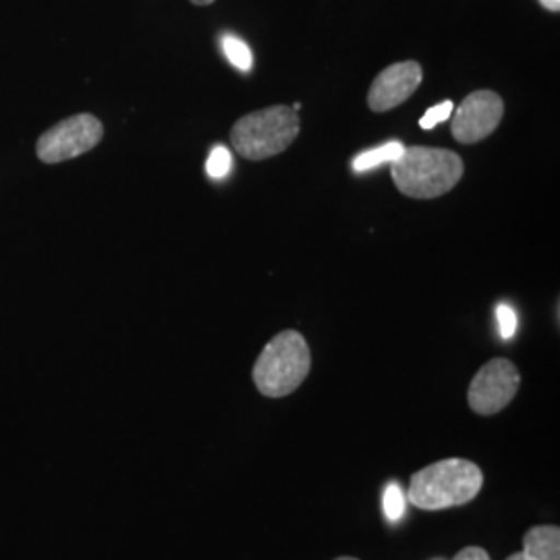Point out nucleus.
I'll return each instance as SVG.
<instances>
[{
	"mask_svg": "<svg viewBox=\"0 0 560 560\" xmlns=\"http://www.w3.org/2000/svg\"><path fill=\"white\" fill-rule=\"evenodd\" d=\"M402 150H405V145L400 141H386L384 145H378L374 150H368L360 156H355L351 166H353L355 173H368V171H374L386 162L390 164V162L397 161L402 154Z\"/></svg>",
	"mask_w": 560,
	"mask_h": 560,
	"instance_id": "obj_10",
	"label": "nucleus"
},
{
	"mask_svg": "<svg viewBox=\"0 0 560 560\" xmlns=\"http://www.w3.org/2000/svg\"><path fill=\"white\" fill-rule=\"evenodd\" d=\"M455 110V104L451 101H444L439 106H432L425 110V115L420 119L421 129H434L436 125H441L446 119H451Z\"/></svg>",
	"mask_w": 560,
	"mask_h": 560,
	"instance_id": "obj_14",
	"label": "nucleus"
},
{
	"mask_svg": "<svg viewBox=\"0 0 560 560\" xmlns=\"http://www.w3.org/2000/svg\"><path fill=\"white\" fill-rule=\"evenodd\" d=\"M497 318H499V328H501L502 339H513L517 332V314L511 305L502 303L497 310Z\"/></svg>",
	"mask_w": 560,
	"mask_h": 560,
	"instance_id": "obj_15",
	"label": "nucleus"
},
{
	"mask_svg": "<svg viewBox=\"0 0 560 560\" xmlns=\"http://www.w3.org/2000/svg\"><path fill=\"white\" fill-rule=\"evenodd\" d=\"M104 127L94 115H75L50 127L36 145L44 164H59L88 154L101 143Z\"/></svg>",
	"mask_w": 560,
	"mask_h": 560,
	"instance_id": "obj_5",
	"label": "nucleus"
},
{
	"mask_svg": "<svg viewBox=\"0 0 560 560\" xmlns=\"http://www.w3.org/2000/svg\"><path fill=\"white\" fill-rule=\"evenodd\" d=\"M540 2L544 4V9H548V11H552V13H559L560 0H540Z\"/></svg>",
	"mask_w": 560,
	"mask_h": 560,
	"instance_id": "obj_17",
	"label": "nucleus"
},
{
	"mask_svg": "<svg viewBox=\"0 0 560 560\" xmlns=\"http://www.w3.org/2000/svg\"><path fill=\"white\" fill-rule=\"evenodd\" d=\"M504 115V102L492 90L471 92L453 113L451 133L459 143H478L497 131Z\"/></svg>",
	"mask_w": 560,
	"mask_h": 560,
	"instance_id": "obj_7",
	"label": "nucleus"
},
{
	"mask_svg": "<svg viewBox=\"0 0 560 560\" xmlns=\"http://www.w3.org/2000/svg\"><path fill=\"white\" fill-rule=\"evenodd\" d=\"M527 559L560 560V529L557 525H536L523 538V550Z\"/></svg>",
	"mask_w": 560,
	"mask_h": 560,
	"instance_id": "obj_9",
	"label": "nucleus"
},
{
	"mask_svg": "<svg viewBox=\"0 0 560 560\" xmlns=\"http://www.w3.org/2000/svg\"><path fill=\"white\" fill-rule=\"evenodd\" d=\"M300 115L291 106H270L241 117L231 131L241 159L266 161L284 152L300 136Z\"/></svg>",
	"mask_w": 560,
	"mask_h": 560,
	"instance_id": "obj_4",
	"label": "nucleus"
},
{
	"mask_svg": "<svg viewBox=\"0 0 560 560\" xmlns=\"http://www.w3.org/2000/svg\"><path fill=\"white\" fill-rule=\"evenodd\" d=\"M222 50H224L226 59L231 60L233 67H237L243 73H249V71H252V67H254V55H252L249 46L241 40V38L231 36V34H224V36H222Z\"/></svg>",
	"mask_w": 560,
	"mask_h": 560,
	"instance_id": "obj_11",
	"label": "nucleus"
},
{
	"mask_svg": "<svg viewBox=\"0 0 560 560\" xmlns=\"http://www.w3.org/2000/svg\"><path fill=\"white\" fill-rule=\"evenodd\" d=\"M521 386V374L513 361L490 360L467 390V402L478 416H494L515 399Z\"/></svg>",
	"mask_w": 560,
	"mask_h": 560,
	"instance_id": "obj_6",
	"label": "nucleus"
},
{
	"mask_svg": "<svg viewBox=\"0 0 560 560\" xmlns=\"http://www.w3.org/2000/svg\"><path fill=\"white\" fill-rule=\"evenodd\" d=\"M291 108H293V110H295V113H300V110H301L300 102H295V104H293V106H291Z\"/></svg>",
	"mask_w": 560,
	"mask_h": 560,
	"instance_id": "obj_20",
	"label": "nucleus"
},
{
	"mask_svg": "<svg viewBox=\"0 0 560 560\" xmlns=\"http://www.w3.org/2000/svg\"><path fill=\"white\" fill-rule=\"evenodd\" d=\"M423 81L420 62L402 60L386 67L381 75L370 85L368 106L374 113H386L409 101Z\"/></svg>",
	"mask_w": 560,
	"mask_h": 560,
	"instance_id": "obj_8",
	"label": "nucleus"
},
{
	"mask_svg": "<svg viewBox=\"0 0 560 560\" xmlns=\"http://www.w3.org/2000/svg\"><path fill=\"white\" fill-rule=\"evenodd\" d=\"M390 175L402 196L413 200H434L448 194L463 177L459 154L442 148H405L390 162Z\"/></svg>",
	"mask_w": 560,
	"mask_h": 560,
	"instance_id": "obj_1",
	"label": "nucleus"
},
{
	"mask_svg": "<svg viewBox=\"0 0 560 560\" xmlns=\"http://www.w3.org/2000/svg\"><path fill=\"white\" fill-rule=\"evenodd\" d=\"M335 560H358V559H353V557H340V559H335Z\"/></svg>",
	"mask_w": 560,
	"mask_h": 560,
	"instance_id": "obj_21",
	"label": "nucleus"
},
{
	"mask_svg": "<svg viewBox=\"0 0 560 560\" xmlns=\"http://www.w3.org/2000/svg\"><path fill=\"white\" fill-rule=\"evenodd\" d=\"M483 474L467 459L436 460L413 474L409 501L421 511H442L474 501L480 494Z\"/></svg>",
	"mask_w": 560,
	"mask_h": 560,
	"instance_id": "obj_2",
	"label": "nucleus"
},
{
	"mask_svg": "<svg viewBox=\"0 0 560 560\" xmlns=\"http://www.w3.org/2000/svg\"><path fill=\"white\" fill-rule=\"evenodd\" d=\"M312 368V355L298 330H284L270 340L254 365V382L264 397L280 399L300 388Z\"/></svg>",
	"mask_w": 560,
	"mask_h": 560,
	"instance_id": "obj_3",
	"label": "nucleus"
},
{
	"mask_svg": "<svg viewBox=\"0 0 560 560\" xmlns=\"http://www.w3.org/2000/svg\"><path fill=\"white\" fill-rule=\"evenodd\" d=\"M233 168V156L224 145H217L210 152V159L206 162V171L212 179H224Z\"/></svg>",
	"mask_w": 560,
	"mask_h": 560,
	"instance_id": "obj_12",
	"label": "nucleus"
},
{
	"mask_svg": "<svg viewBox=\"0 0 560 560\" xmlns=\"http://www.w3.org/2000/svg\"><path fill=\"white\" fill-rule=\"evenodd\" d=\"M506 560H532V559H527V557H525V555H523V552H517V555H511V557H509V559Z\"/></svg>",
	"mask_w": 560,
	"mask_h": 560,
	"instance_id": "obj_19",
	"label": "nucleus"
},
{
	"mask_svg": "<svg viewBox=\"0 0 560 560\" xmlns=\"http://www.w3.org/2000/svg\"><path fill=\"white\" fill-rule=\"evenodd\" d=\"M453 560H490V555H488L483 548L469 546V548H463L459 555Z\"/></svg>",
	"mask_w": 560,
	"mask_h": 560,
	"instance_id": "obj_16",
	"label": "nucleus"
},
{
	"mask_svg": "<svg viewBox=\"0 0 560 560\" xmlns=\"http://www.w3.org/2000/svg\"><path fill=\"white\" fill-rule=\"evenodd\" d=\"M194 4H198V7H208V4H212L214 0H191Z\"/></svg>",
	"mask_w": 560,
	"mask_h": 560,
	"instance_id": "obj_18",
	"label": "nucleus"
},
{
	"mask_svg": "<svg viewBox=\"0 0 560 560\" xmlns=\"http://www.w3.org/2000/svg\"><path fill=\"white\" fill-rule=\"evenodd\" d=\"M405 513V497L399 483L393 481L384 490V515L390 523H397Z\"/></svg>",
	"mask_w": 560,
	"mask_h": 560,
	"instance_id": "obj_13",
	"label": "nucleus"
}]
</instances>
